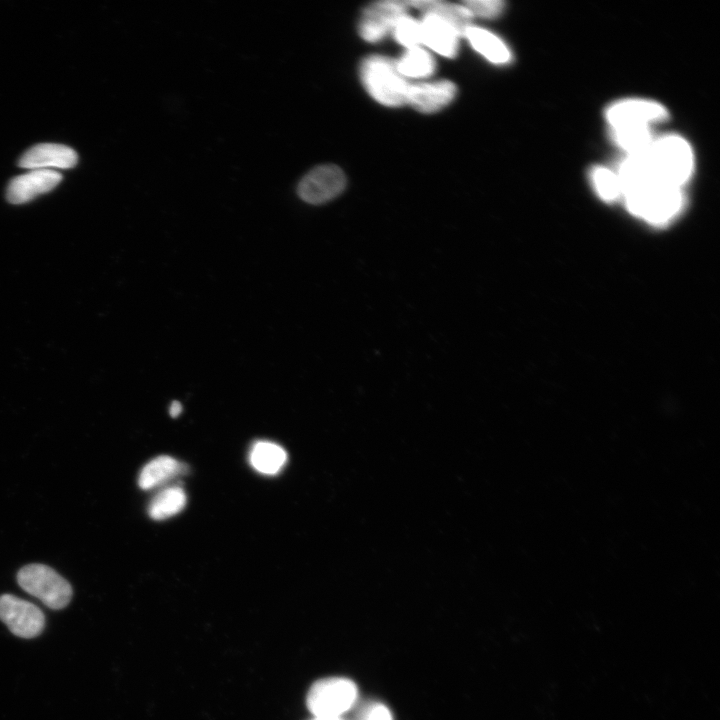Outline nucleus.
<instances>
[{
    "label": "nucleus",
    "instance_id": "nucleus-1",
    "mask_svg": "<svg viewBox=\"0 0 720 720\" xmlns=\"http://www.w3.org/2000/svg\"><path fill=\"white\" fill-rule=\"evenodd\" d=\"M657 180L665 185L681 188L693 170V153L682 137L668 135L654 140L648 150Z\"/></svg>",
    "mask_w": 720,
    "mask_h": 720
},
{
    "label": "nucleus",
    "instance_id": "nucleus-2",
    "mask_svg": "<svg viewBox=\"0 0 720 720\" xmlns=\"http://www.w3.org/2000/svg\"><path fill=\"white\" fill-rule=\"evenodd\" d=\"M361 81L379 103L397 107L407 103L410 84L397 69L396 62L383 56H370L360 66Z\"/></svg>",
    "mask_w": 720,
    "mask_h": 720
},
{
    "label": "nucleus",
    "instance_id": "nucleus-3",
    "mask_svg": "<svg viewBox=\"0 0 720 720\" xmlns=\"http://www.w3.org/2000/svg\"><path fill=\"white\" fill-rule=\"evenodd\" d=\"M623 197L632 214L655 225L671 221L684 205L681 188L662 183L651 184Z\"/></svg>",
    "mask_w": 720,
    "mask_h": 720
},
{
    "label": "nucleus",
    "instance_id": "nucleus-4",
    "mask_svg": "<svg viewBox=\"0 0 720 720\" xmlns=\"http://www.w3.org/2000/svg\"><path fill=\"white\" fill-rule=\"evenodd\" d=\"M357 686L344 677H329L315 682L309 689L306 704L315 717L340 718L355 704Z\"/></svg>",
    "mask_w": 720,
    "mask_h": 720
},
{
    "label": "nucleus",
    "instance_id": "nucleus-5",
    "mask_svg": "<svg viewBox=\"0 0 720 720\" xmlns=\"http://www.w3.org/2000/svg\"><path fill=\"white\" fill-rule=\"evenodd\" d=\"M17 581L23 590L54 610L66 607L72 597L69 582L43 564L22 567L17 574Z\"/></svg>",
    "mask_w": 720,
    "mask_h": 720
},
{
    "label": "nucleus",
    "instance_id": "nucleus-6",
    "mask_svg": "<svg viewBox=\"0 0 720 720\" xmlns=\"http://www.w3.org/2000/svg\"><path fill=\"white\" fill-rule=\"evenodd\" d=\"M345 185V175L338 166L319 165L301 178L297 185V194L304 202L318 205L338 196Z\"/></svg>",
    "mask_w": 720,
    "mask_h": 720
},
{
    "label": "nucleus",
    "instance_id": "nucleus-7",
    "mask_svg": "<svg viewBox=\"0 0 720 720\" xmlns=\"http://www.w3.org/2000/svg\"><path fill=\"white\" fill-rule=\"evenodd\" d=\"M0 620L14 635L25 639L39 636L45 626L40 608L11 594L0 596Z\"/></svg>",
    "mask_w": 720,
    "mask_h": 720
},
{
    "label": "nucleus",
    "instance_id": "nucleus-8",
    "mask_svg": "<svg viewBox=\"0 0 720 720\" xmlns=\"http://www.w3.org/2000/svg\"><path fill=\"white\" fill-rule=\"evenodd\" d=\"M406 1H379L368 5L362 12L359 33L368 42L382 39L395 23L406 15Z\"/></svg>",
    "mask_w": 720,
    "mask_h": 720
},
{
    "label": "nucleus",
    "instance_id": "nucleus-9",
    "mask_svg": "<svg viewBox=\"0 0 720 720\" xmlns=\"http://www.w3.org/2000/svg\"><path fill=\"white\" fill-rule=\"evenodd\" d=\"M668 112L661 104L643 99H628L611 105L606 119L611 128L621 126H649L663 121Z\"/></svg>",
    "mask_w": 720,
    "mask_h": 720
},
{
    "label": "nucleus",
    "instance_id": "nucleus-10",
    "mask_svg": "<svg viewBox=\"0 0 720 720\" xmlns=\"http://www.w3.org/2000/svg\"><path fill=\"white\" fill-rule=\"evenodd\" d=\"M62 175L51 169H35L19 175L8 185L6 197L12 204H23L54 189Z\"/></svg>",
    "mask_w": 720,
    "mask_h": 720
},
{
    "label": "nucleus",
    "instance_id": "nucleus-11",
    "mask_svg": "<svg viewBox=\"0 0 720 720\" xmlns=\"http://www.w3.org/2000/svg\"><path fill=\"white\" fill-rule=\"evenodd\" d=\"M76 152L65 145L55 143L37 144L27 150L19 159L18 165L27 169L62 168L69 169L76 165Z\"/></svg>",
    "mask_w": 720,
    "mask_h": 720
},
{
    "label": "nucleus",
    "instance_id": "nucleus-12",
    "mask_svg": "<svg viewBox=\"0 0 720 720\" xmlns=\"http://www.w3.org/2000/svg\"><path fill=\"white\" fill-rule=\"evenodd\" d=\"M454 83L443 80L410 84L407 103L423 113H433L448 105L456 94Z\"/></svg>",
    "mask_w": 720,
    "mask_h": 720
},
{
    "label": "nucleus",
    "instance_id": "nucleus-13",
    "mask_svg": "<svg viewBox=\"0 0 720 720\" xmlns=\"http://www.w3.org/2000/svg\"><path fill=\"white\" fill-rule=\"evenodd\" d=\"M420 24L422 43L442 56L456 55L459 35L449 24L432 14H424Z\"/></svg>",
    "mask_w": 720,
    "mask_h": 720
},
{
    "label": "nucleus",
    "instance_id": "nucleus-14",
    "mask_svg": "<svg viewBox=\"0 0 720 720\" xmlns=\"http://www.w3.org/2000/svg\"><path fill=\"white\" fill-rule=\"evenodd\" d=\"M187 472V466L177 459L168 456H157L149 461L140 471L138 484L144 490L154 489L168 484L173 479Z\"/></svg>",
    "mask_w": 720,
    "mask_h": 720
},
{
    "label": "nucleus",
    "instance_id": "nucleus-15",
    "mask_svg": "<svg viewBox=\"0 0 720 720\" xmlns=\"http://www.w3.org/2000/svg\"><path fill=\"white\" fill-rule=\"evenodd\" d=\"M424 14H432L449 24L459 36H464L466 29L471 26L472 15L463 5L444 1H410L407 2Z\"/></svg>",
    "mask_w": 720,
    "mask_h": 720
},
{
    "label": "nucleus",
    "instance_id": "nucleus-16",
    "mask_svg": "<svg viewBox=\"0 0 720 720\" xmlns=\"http://www.w3.org/2000/svg\"><path fill=\"white\" fill-rule=\"evenodd\" d=\"M287 452L277 443L256 442L249 452L250 465L264 475H276L287 463Z\"/></svg>",
    "mask_w": 720,
    "mask_h": 720
},
{
    "label": "nucleus",
    "instance_id": "nucleus-17",
    "mask_svg": "<svg viewBox=\"0 0 720 720\" xmlns=\"http://www.w3.org/2000/svg\"><path fill=\"white\" fill-rule=\"evenodd\" d=\"M464 36L472 47L490 62L506 64L511 60L508 47L493 33L483 28L469 26Z\"/></svg>",
    "mask_w": 720,
    "mask_h": 720
},
{
    "label": "nucleus",
    "instance_id": "nucleus-18",
    "mask_svg": "<svg viewBox=\"0 0 720 720\" xmlns=\"http://www.w3.org/2000/svg\"><path fill=\"white\" fill-rule=\"evenodd\" d=\"M187 497L179 485L162 488L148 505V514L154 520H164L181 512L186 505Z\"/></svg>",
    "mask_w": 720,
    "mask_h": 720
},
{
    "label": "nucleus",
    "instance_id": "nucleus-19",
    "mask_svg": "<svg viewBox=\"0 0 720 720\" xmlns=\"http://www.w3.org/2000/svg\"><path fill=\"white\" fill-rule=\"evenodd\" d=\"M611 137L628 154L644 152L654 141L649 126L613 127Z\"/></svg>",
    "mask_w": 720,
    "mask_h": 720
},
{
    "label": "nucleus",
    "instance_id": "nucleus-20",
    "mask_svg": "<svg viewBox=\"0 0 720 720\" xmlns=\"http://www.w3.org/2000/svg\"><path fill=\"white\" fill-rule=\"evenodd\" d=\"M396 66L404 77L423 78L433 73L435 63L426 50L414 47L407 49L400 60L396 62Z\"/></svg>",
    "mask_w": 720,
    "mask_h": 720
},
{
    "label": "nucleus",
    "instance_id": "nucleus-21",
    "mask_svg": "<svg viewBox=\"0 0 720 720\" xmlns=\"http://www.w3.org/2000/svg\"><path fill=\"white\" fill-rule=\"evenodd\" d=\"M593 186L605 201H614L622 196L619 178L613 171L604 167H595L591 171Z\"/></svg>",
    "mask_w": 720,
    "mask_h": 720
},
{
    "label": "nucleus",
    "instance_id": "nucleus-22",
    "mask_svg": "<svg viewBox=\"0 0 720 720\" xmlns=\"http://www.w3.org/2000/svg\"><path fill=\"white\" fill-rule=\"evenodd\" d=\"M395 39L408 49L419 47L422 43L420 22L407 15L401 17L392 28Z\"/></svg>",
    "mask_w": 720,
    "mask_h": 720
},
{
    "label": "nucleus",
    "instance_id": "nucleus-23",
    "mask_svg": "<svg viewBox=\"0 0 720 720\" xmlns=\"http://www.w3.org/2000/svg\"><path fill=\"white\" fill-rule=\"evenodd\" d=\"M471 15L485 18L497 17L503 11L504 3L499 0H470L463 3Z\"/></svg>",
    "mask_w": 720,
    "mask_h": 720
},
{
    "label": "nucleus",
    "instance_id": "nucleus-24",
    "mask_svg": "<svg viewBox=\"0 0 720 720\" xmlns=\"http://www.w3.org/2000/svg\"><path fill=\"white\" fill-rule=\"evenodd\" d=\"M358 720H393V717L384 704L374 702L362 709Z\"/></svg>",
    "mask_w": 720,
    "mask_h": 720
},
{
    "label": "nucleus",
    "instance_id": "nucleus-25",
    "mask_svg": "<svg viewBox=\"0 0 720 720\" xmlns=\"http://www.w3.org/2000/svg\"><path fill=\"white\" fill-rule=\"evenodd\" d=\"M182 412V404L175 400L169 406V414L171 417H178Z\"/></svg>",
    "mask_w": 720,
    "mask_h": 720
},
{
    "label": "nucleus",
    "instance_id": "nucleus-26",
    "mask_svg": "<svg viewBox=\"0 0 720 720\" xmlns=\"http://www.w3.org/2000/svg\"><path fill=\"white\" fill-rule=\"evenodd\" d=\"M313 720H341V718H322V717H315Z\"/></svg>",
    "mask_w": 720,
    "mask_h": 720
}]
</instances>
